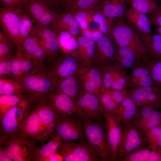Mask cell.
Segmentation results:
<instances>
[{
	"label": "cell",
	"instance_id": "cell-40",
	"mask_svg": "<svg viewBox=\"0 0 161 161\" xmlns=\"http://www.w3.org/2000/svg\"><path fill=\"white\" fill-rule=\"evenodd\" d=\"M151 151L149 145L140 148L130 153L120 161H147Z\"/></svg>",
	"mask_w": 161,
	"mask_h": 161
},
{
	"label": "cell",
	"instance_id": "cell-23",
	"mask_svg": "<svg viewBox=\"0 0 161 161\" xmlns=\"http://www.w3.org/2000/svg\"><path fill=\"white\" fill-rule=\"evenodd\" d=\"M76 38L78 48L72 54L75 55L81 63H94L95 42L83 36L76 37Z\"/></svg>",
	"mask_w": 161,
	"mask_h": 161
},
{
	"label": "cell",
	"instance_id": "cell-35",
	"mask_svg": "<svg viewBox=\"0 0 161 161\" xmlns=\"http://www.w3.org/2000/svg\"><path fill=\"white\" fill-rule=\"evenodd\" d=\"M25 98L24 95H0V119L10 109Z\"/></svg>",
	"mask_w": 161,
	"mask_h": 161
},
{
	"label": "cell",
	"instance_id": "cell-54",
	"mask_svg": "<svg viewBox=\"0 0 161 161\" xmlns=\"http://www.w3.org/2000/svg\"><path fill=\"white\" fill-rule=\"evenodd\" d=\"M108 90L114 101L117 106L128 96L127 91L126 89Z\"/></svg>",
	"mask_w": 161,
	"mask_h": 161
},
{
	"label": "cell",
	"instance_id": "cell-16",
	"mask_svg": "<svg viewBox=\"0 0 161 161\" xmlns=\"http://www.w3.org/2000/svg\"><path fill=\"white\" fill-rule=\"evenodd\" d=\"M127 91L128 96L138 107L149 105L156 109L161 108V90L157 86L130 89Z\"/></svg>",
	"mask_w": 161,
	"mask_h": 161
},
{
	"label": "cell",
	"instance_id": "cell-39",
	"mask_svg": "<svg viewBox=\"0 0 161 161\" xmlns=\"http://www.w3.org/2000/svg\"><path fill=\"white\" fill-rule=\"evenodd\" d=\"M151 148L161 149V126L145 132Z\"/></svg>",
	"mask_w": 161,
	"mask_h": 161
},
{
	"label": "cell",
	"instance_id": "cell-3",
	"mask_svg": "<svg viewBox=\"0 0 161 161\" xmlns=\"http://www.w3.org/2000/svg\"><path fill=\"white\" fill-rule=\"evenodd\" d=\"M109 34L118 46L133 50L138 60L146 56L140 33L127 24L124 16L118 18Z\"/></svg>",
	"mask_w": 161,
	"mask_h": 161
},
{
	"label": "cell",
	"instance_id": "cell-51",
	"mask_svg": "<svg viewBox=\"0 0 161 161\" xmlns=\"http://www.w3.org/2000/svg\"><path fill=\"white\" fill-rule=\"evenodd\" d=\"M13 57L0 60V78H12L11 64Z\"/></svg>",
	"mask_w": 161,
	"mask_h": 161
},
{
	"label": "cell",
	"instance_id": "cell-11",
	"mask_svg": "<svg viewBox=\"0 0 161 161\" xmlns=\"http://www.w3.org/2000/svg\"><path fill=\"white\" fill-rule=\"evenodd\" d=\"M81 64L75 55L63 53L52 62L46 71L56 87L62 80L76 74Z\"/></svg>",
	"mask_w": 161,
	"mask_h": 161
},
{
	"label": "cell",
	"instance_id": "cell-20",
	"mask_svg": "<svg viewBox=\"0 0 161 161\" xmlns=\"http://www.w3.org/2000/svg\"><path fill=\"white\" fill-rule=\"evenodd\" d=\"M40 120L49 138L55 132L60 115L48 104L46 100L35 105Z\"/></svg>",
	"mask_w": 161,
	"mask_h": 161
},
{
	"label": "cell",
	"instance_id": "cell-52",
	"mask_svg": "<svg viewBox=\"0 0 161 161\" xmlns=\"http://www.w3.org/2000/svg\"><path fill=\"white\" fill-rule=\"evenodd\" d=\"M80 32L82 36L95 42L98 41L105 35L98 29L92 30L88 28L85 30H81Z\"/></svg>",
	"mask_w": 161,
	"mask_h": 161
},
{
	"label": "cell",
	"instance_id": "cell-2",
	"mask_svg": "<svg viewBox=\"0 0 161 161\" xmlns=\"http://www.w3.org/2000/svg\"><path fill=\"white\" fill-rule=\"evenodd\" d=\"M38 141L19 132L7 137L0 136V145L13 161H34Z\"/></svg>",
	"mask_w": 161,
	"mask_h": 161
},
{
	"label": "cell",
	"instance_id": "cell-36",
	"mask_svg": "<svg viewBox=\"0 0 161 161\" xmlns=\"http://www.w3.org/2000/svg\"><path fill=\"white\" fill-rule=\"evenodd\" d=\"M115 18L109 17L102 12L97 11L95 13L93 21L97 24L98 29L105 35L110 34L115 22Z\"/></svg>",
	"mask_w": 161,
	"mask_h": 161
},
{
	"label": "cell",
	"instance_id": "cell-24",
	"mask_svg": "<svg viewBox=\"0 0 161 161\" xmlns=\"http://www.w3.org/2000/svg\"><path fill=\"white\" fill-rule=\"evenodd\" d=\"M138 108L128 96L118 106L115 114L119 118L122 126L132 123L137 114Z\"/></svg>",
	"mask_w": 161,
	"mask_h": 161
},
{
	"label": "cell",
	"instance_id": "cell-46",
	"mask_svg": "<svg viewBox=\"0 0 161 161\" xmlns=\"http://www.w3.org/2000/svg\"><path fill=\"white\" fill-rule=\"evenodd\" d=\"M150 75L148 67L139 60L137 65L129 75V80L140 79Z\"/></svg>",
	"mask_w": 161,
	"mask_h": 161
},
{
	"label": "cell",
	"instance_id": "cell-8",
	"mask_svg": "<svg viewBox=\"0 0 161 161\" xmlns=\"http://www.w3.org/2000/svg\"><path fill=\"white\" fill-rule=\"evenodd\" d=\"M143 131L133 123L122 126V134L115 161H119L133 151L148 143Z\"/></svg>",
	"mask_w": 161,
	"mask_h": 161
},
{
	"label": "cell",
	"instance_id": "cell-19",
	"mask_svg": "<svg viewBox=\"0 0 161 161\" xmlns=\"http://www.w3.org/2000/svg\"><path fill=\"white\" fill-rule=\"evenodd\" d=\"M46 100L60 116L78 117L75 101L67 95L54 91Z\"/></svg>",
	"mask_w": 161,
	"mask_h": 161
},
{
	"label": "cell",
	"instance_id": "cell-32",
	"mask_svg": "<svg viewBox=\"0 0 161 161\" xmlns=\"http://www.w3.org/2000/svg\"><path fill=\"white\" fill-rule=\"evenodd\" d=\"M130 7L148 15L153 13L160 5L155 0H127Z\"/></svg>",
	"mask_w": 161,
	"mask_h": 161
},
{
	"label": "cell",
	"instance_id": "cell-27",
	"mask_svg": "<svg viewBox=\"0 0 161 161\" xmlns=\"http://www.w3.org/2000/svg\"><path fill=\"white\" fill-rule=\"evenodd\" d=\"M140 34L146 56L161 60V34Z\"/></svg>",
	"mask_w": 161,
	"mask_h": 161
},
{
	"label": "cell",
	"instance_id": "cell-17",
	"mask_svg": "<svg viewBox=\"0 0 161 161\" xmlns=\"http://www.w3.org/2000/svg\"><path fill=\"white\" fill-rule=\"evenodd\" d=\"M18 132L37 140L41 143L42 145L49 138L40 120L35 107L30 112Z\"/></svg>",
	"mask_w": 161,
	"mask_h": 161
},
{
	"label": "cell",
	"instance_id": "cell-47",
	"mask_svg": "<svg viewBox=\"0 0 161 161\" xmlns=\"http://www.w3.org/2000/svg\"><path fill=\"white\" fill-rule=\"evenodd\" d=\"M115 81L112 83L111 88L112 89H124L128 87L129 77L126 71L120 69Z\"/></svg>",
	"mask_w": 161,
	"mask_h": 161
},
{
	"label": "cell",
	"instance_id": "cell-37",
	"mask_svg": "<svg viewBox=\"0 0 161 161\" xmlns=\"http://www.w3.org/2000/svg\"><path fill=\"white\" fill-rule=\"evenodd\" d=\"M15 46L13 43L0 30V60L13 56Z\"/></svg>",
	"mask_w": 161,
	"mask_h": 161
},
{
	"label": "cell",
	"instance_id": "cell-31",
	"mask_svg": "<svg viewBox=\"0 0 161 161\" xmlns=\"http://www.w3.org/2000/svg\"><path fill=\"white\" fill-rule=\"evenodd\" d=\"M22 84L13 78H0V95H24Z\"/></svg>",
	"mask_w": 161,
	"mask_h": 161
},
{
	"label": "cell",
	"instance_id": "cell-56",
	"mask_svg": "<svg viewBox=\"0 0 161 161\" xmlns=\"http://www.w3.org/2000/svg\"><path fill=\"white\" fill-rule=\"evenodd\" d=\"M3 7H10L21 4L22 0H0Z\"/></svg>",
	"mask_w": 161,
	"mask_h": 161
},
{
	"label": "cell",
	"instance_id": "cell-62",
	"mask_svg": "<svg viewBox=\"0 0 161 161\" xmlns=\"http://www.w3.org/2000/svg\"><path fill=\"white\" fill-rule=\"evenodd\" d=\"M160 113H161V111H160Z\"/></svg>",
	"mask_w": 161,
	"mask_h": 161
},
{
	"label": "cell",
	"instance_id": "cell-45",
	"mask_svg": "<svg viewBox=\"0 0 161 161\" xmlns=\"http://www.w3.org/2000/svg\"><path fill=\"white\" fill-rule=\"evenodd\" d=\"M12 78L17 81L22 76L21 54L17 49L16 54L13 56L11 64Z\"/></svg>",
	"mask_w": 161,
	"mask_h": 161
},
{
	"label": "cell",
	"instance_id": "cell-55",
	"mask_svg": "<svg viewBox=\"0 0 161 161\" xmlns=\"http://www.w3.org/2000/svg\"><path fill=\"white\" fill-rule=\"evenodd\" d=\"M147 161H161V149L151 148Z\"/></svg>",
	"mask_w": 161,
	"mask_h": 161
},
{
	"label": "cell",
	"instance_id": "cell-42",
	"mask_svg": "<svg viewBox=\"0 0 161 161\" xmlns=\"http://www.w3.org/2000/svg\"><path fill=\"white\" fill-rule=\"evenodd\" d=\"M33 23L32 21L24 12L21 16L20 23V37L22 43L32 33L34 28Z\"/></svg>",
	"mask_w": 161,
	"mask_h": 161
},
{
	"label": "cell",
	"instance_id": "cell-58",
	"mask_svg": "<svg viewBox=\"0 0 161 161\" xmlns=\"http://www.w3.org/2000/svg\"><path fill=\"white\" fill-rule=\"evenodd\" d=\"M0 161H12L0 145Z\"/></svg>",
	"mask_w": 161,
	"mask_h": 161
},
{
	"label": "cell",
	"instance_id": "cell-22",
	"mask_svg": "<svg viewBox=\"0 0 161 161\" xmlns=\"http://www.w3.org/2000/svg\"><path fill=\"white\" fill-rule=\"evenodd\" d=\"M47 143L37 147L34 154V161H49L52 157L60 148L62 140L55 132Z\"/></svg>",
	"mask_w": 161,
	"mask_h": 161
},
{
	"label": "cell",
	"instance_id": "cell-5",
	"mask_svg": "<svg viewBox=\"0 0 161 161\" xmlns=\"http://www.w3.org/2000/svg\"><path fill=\"white\" fill-rule=\"evenodd\" d=\"M32 104L25 98L0 119V135L7 137L18 133L30 113Z\"/></svg>",
	"mask_w": 161,
	"mask_h": 161
},
{
	"label": "cell",
	"instance_id": "cell-28",
	"mask_svg": "<svg viewBox=\"0 0 161 161\" xmlns=\"http://www.w3.org/2000/svg\"><path fill=\"white\" fill-rule=\"evenodd\" d=\"M52 28L67 32L75 37L80 31L79 24L69 12L59 14Z\"/></svg>",
	"mask_w": 161,
	"mask_h": 161
},
{
	"label": "cell",
	"instance_id": "cell-50",
	"mask_svg": "<svg viewBox=\"0 0 161 161\" xmlns=\"http://www.w3.org/2000/svg\"><path fill=\"white\" fill-rule=\"evenodd\" d=\"M156 86L151 75L139 79L129 80L128 87L130 89Z\"/></svg>",
	"mask_w": 161,
	"mask_h": 161
},
{
	"label": "cell",
	"instance_id": "cell-29",
	"mask_svg": "<svg viewBox=\"0 0 161 161\" xmlns=\"http://www.w3.org/2000/svg\"><path fill=\"white\" fill-rule=\"evenodd\" d=\"M82 90L80 82L75 74L62 80L56 86L55 91L64 93L75 101Z\"/></svg>",
	"mask_w": 161,
	"mask_h": 161
},
{
	"label": "cell",
	"instance_id": "cell-7",
	"mask_svg": "<svg viewBox=\"0 0 161 161\" xmlns=\"http://www.w3.org/2000/svg\"><path fill=\"white\" fill-rule=\"evenodd\" d=\"M21 5L25 13L36 25L52 28L59 14L44 0H29Z\"/></svg>",
	"mask_w": 161,
	"mask_h": 161
},
{
	"label": "cell",
	"instance_id": "cell-41",
	"mask_svg": "<svg viewBox=\"0 0 161 161\" xmlns=\"http://www.w3.org/2000/svg\"><path fill=\"white\" fill-rule=\"evenodd\" d=\"M138 109L137 115L132 123L139 127L151 116L156 109L153 106L149 105L141 106Z\"/></svg>",
	"mask_w": 161,
	"mask_h": 161
},
{
	"label": "cell",
	"instance_id": "cell-6",
	"mask_svg": "<svg viewBox=\"0 0 161 161\" xmlns=\"http://www.w3.org/2000/svg\"><path fill=\"white\" fill-rule=\"evenodd\" d=\"M24 13L21 4L0 9V24L2 31L17 47L22 42L20 34L21 17Z\"/></svg>",
	"mask_w": 161,
	"mask_h": 161
},
{
	"label": "cell",
	"instance_id": "cell-59",
	"mask_svg": "<svg viewBox=\"0 0 161 161\" xmlns=\"http://www.w3.org/2000/svg\"><path fill=\"white\" fill-rule=\"evenodd\" d=\"M77 0H61V4L65 7L67 10L69 9L71 6Z\"/></svg>",
	"mask_w": 161,
	"mask_h": 161
},
{
	"label": "cell",
	"instance_id": "cell-13",
	"mask_svg": "<svg viewBox=\"0 0 161 161\" xmlns=\"http://www.w3.org/2000/svg\"><path fill=\"white\" fill-rule=\"evenodd\" d=\"M31 34L38 38L39 46L49 61H53L58 57L60 48L57 36L54 29L48 26L36 25Z\"/></svg>",
	"mask_w": 161,
	"mask_h": 161
},
{
	"label": "cell",
	"instance_id": "cell-48",
	"mask_svg": "<svg viewBox=\"0 0 161 161\" xmlns=\"http://www.w3.org/2000/svg\"><path fill=\"white\" fill-rule=\"evenodd\" d=\"M114 67V64H112L101 69L102 73L103 87L105 89L111 88Z\"/></svg>",
	"mask_w": 161,
	"mask_h": 161
},
{
	"label": "cell",
	"instance_id": "cell-14",
	"mask_svg": "<svg viewBox=\"0 0 161 161\" xmlns=\"http://www.w3.org/2000/svg\"><path fill=\"white\" fill-rule=\"evenodd\" d=\"M55 132L64 140L86 141L82 119L76 117L60 116Z\"/></svg>",
	"mask_w": 161,
	"mask_h": 161
},
{
	"label": "cell",
	"instance_id": "cell-10",
	"mask_svg": "<svg viewBox=\"0 0 161 161\" xmlns=\"http://www.w3.org/2000/svg\"><path fill=\"white\" fill-rule=\"evenodd\" d=\"M58 152L63 156L64 161H101L88 141L79 143L62 140Z\"/></svg>",
	"mask_w": 161,
	"mask_h": 161
},
{
	"label": "cell",
	"instance_id": "cell-57",
	"mask_svg": "<svg viewBox=\"0 0 161 161\" xmlns=\"http://www.w3.org/2000/svg\"><path fill=\"white\" fill-rule=\"evenodd\" d=\"M49 4L56 11L59 8V6L61 4V0H44Z\"/></svg>",
	"mask_w": 161,
	"mask_h": 161
},
{
	"label": "cell",
	"instance_id": "cell-1",
	"mask_svg": "<svg viewBox=\"0 0 161 161\" xmlns=\"http://www.w3.org/2000/svg\"><path fill=\"white\" fill-rule=\"evenodd\" d=\"M23 86L24 95L32 104L46 100L55 90V86L46 71L33 70L18 81Z\"/></svg>",
	"mask_w": 161,
	"mask_h": 161
},
{
	"label": "cell",
	"instance_id": "cell-61",
	"mask_svg": "<svg viewBox=\"0 0 161 161\" xmlns=\"http://www.w3.org/2000/svg\"><path fill=\"white\" fill-rule=\"evenodd\" d=\"M22 1H23H23H28V0H22Z\"/></svg>",
	"mask_w": 161,
	"mask_h": 161
},
{
	"label": "cell",
	"instance_id": "cell-33",
	"mask_svg": "<svg viewBox=\"0 0 161 161\" xmlns=\"http://www.w3.org/2000/svg\"><path fill=\"white\" fill-rule=\"evenodd\" d=\"M149 68L150 74L155 85L161 90V60L145 56L139 59Z\"/></svg>",
	"mask_w": 161,
	"mask_h": 161
},
{
	"label": "cell",
	"instance_id": "cell-15",
	"mask_svg": "<svg viewBox=\"0 0 161 161\" xmlns=\"http://www.w3.org/2000/svg\"><path fill=\"white\" fill-rule=\"evenodd\" d=\"M110 34H106L95 44L94 63L100 69L112 64L116 59L117 47Z\"/></svg>",
	"mask_w": 161,
	"mask_h": 161
},
{
	"label": "cell",
	"instance_id": "cell-9",
	"mask_svg": "<svg viewBox=\"0 0 161 161\" xmlns=\"http://www.w3.org/2000/svg\"><path fill=\"white\" fill-rule=\"evenodd\" d=\"M77 117L87 121H102L104 115L98 97L82 90L75 101Z\"/></svg>",
	"mask_w": 161,
	"mask_h": 161
},
{
	"label": "cell",
	"instance_id": "cell-18",
	"mask_svg": "<svg viewBox=\"0 0 161 161\" xmlns=\"http://www.w3.org/2000/svg\"><path fill=\"white\" fill-rule=\"evenodd\" d=\"M104 122L108 141L111 149L112 161H115L122 134V126L115 114H104Z\"/></svg>",
	"mask_w": 161,
	"mask_h": 161
},
{
	"label": "cell",
	"instance_id": "cell-60",
	"mask_svg": "<svg viewBox=\"0 0 161 161\" xmlns=\"http://www.w3.org/2000/svg\"><path fill=\"white\" fill-rule=\"evenodd\" d=\"M64 161L63 156L58 152L55 154L50 159L49 161Z\"/></svg>",
	"mask_w": 161,
	"mask_h": 161
},
{
	"label": "cell",
	"instance_id": "cell-25",
	"mask_svg": "<svg viewBox=\"0 0 161 161\" xmlns=\"http://www.w3.org/2000/svg\"><path fill=\"white\" fill-rule=\"evenodd\" d=\"M127 4V0H103L97 7L98 11L116 19L124 16Z\"/></svg>",
	"mask_w": 161,
	"mask_h": 161
},
{
	"label": "cell",
	"instance_id": "cell-49",
	"mask_svg": "<svg viewBox=\"0 0 161 161\" xmlns=\"http://www.w3.org/2000/svg\"><path fill=\"white\" fill-rule=\"evenodd\" d=\"M17 48L19 50L21 54L22 77L33 70V64L30 57L26 54L20 47H18Z\"/></svg>",
	"mask_w": 161,
	"mask_h": 161
},
{
	"label": "cell",
	"instance_id": "cell-43",
	"mask_svg": "<svg viewBox=\"0 0 161 161\" xmlns=\"http://www.w3.org/2000/svg\"><path fill=\"white\" fill-rule=\"evenodd\" d=\"M95 13L94 10L80 11L75 12L73 15L79 24L81 30H85L88 28L89 23L93 21Z\"/></svg>",
	"mask_w": 161,
	"mask_h": 161
},
{
	"label": "cell",
	"instance_id": "cell-26",
	"mask_svg": "<svg viewBox=\"0 0 161 161\" xmlns=\"http://www.w3.org/2000/svg\"><path fill=\"white\" fill-rule=\"evenodd\" d=\"M138 61L137 54L133 50L117 46L116 59L113 64L124 69H132L137 65Z\"/></svg>",
	"mask_w": 161,
	"mask_h": 161
},
{
	"label": "cell",
	"instance_id": "cell-21",
	"mask_svg": "<svg viewBox=\"0 0 161 161\" xmlns=\"http://www.w3.org/2000/svg\"><path fill=\"white\" fill-rule=\"evenodd\" d=\"M124 18L128 25L140 34L152 33L151 24L146 14L129 7L126 11Z\"/></svg>",
	"mask_w": 161,
	"mask_h": 161
},
{
	"label": "cell",
	"instance_id": "cell-12",
	"mask_svg": "<svg viewBox=\"0 0 161 161\" xmlns=\"http://www.w3.org/2000/svg\"><path fill=\"white\" fill-rule=\"evenodd\" d=\"M76 74L83 90L97 95L104 89L101 70L94 63H81Z\"/></svg>",
	"mask_w": 161,
	"mask_h": 161
},
{
	"label": "cell",
	"instance_id": "cell-53",
	"mask_svg": "<svg viewBox=\"0 0 161 161\" xmlns=\"http://www.w3.org/2000/svg\"><path fill=\"white\" fill-rule=\"evenodd\" d=\"M148 15L151 24L155 27L157 33L161 34V5L156 11Z\"/></svg>",
	"mask_w": 161,
	"mask_h": 161
},
{
	"label": "cell",
	"instance_id": "cell-34",
	"mask_svg": "<svg viewBox=\"0 0 161 161\" xmlns=\"http://www.w3.org/2000/svg\"><path fill=\"white\" fill-rule=\"evenodd\" d=\"M96 95L103 114H115L118 106L114 101L109 90L103 89Z\"/></svg>",
	"mask_w": 161,
	"mask_h": 161
},
{
	"label": "cell",
	"instance_id": "cell-4",
	"mask_svg": "<svg viewBox=\"0 0 161 161\" xmlns=\"http://www.w3.org/2000/svg\"><path fill=\"white\" fill-rule=\"evenodd\" d=\"M82 121L87 140L99 155L101 160L112 161V154L104 123L99 120Z\"/></svg>",
	"mask_w": 161,
	"mask_h": 161
},
{
	"label": "cell",
	"instance_id": "cell-38",
	"mask_svg": "<svg viewBox=\"0 0 161 161\" xmlns=\"http://www.w3.org/2000/svg\"><path fill=\"white\" fill-rule=\"evenodd\" d=\"M103 0H77L69 9L70 12L73 14L80 11H89L94 10L102 2Z\"/></svg>",
	"mask_w": 161,
	"mask_h": 161
},
{
	"label": "cell",
	"instance_id": "cell-30",
	"mask_svg": "<svg viewBox=\"0 0 161 161\" xmlns=\"http://www.w3.org/2000/svg\"><path fill=\"white\" fill-rule=\"evenodd\" d=\"M54 30L57 36L60 49L63 53H72L77 49L78 45L76 37L66 31Z\"/></svg>",
	"mask_w": 161,
	"mask_h": 161
},
{
	"label": "cell",
	"instance_id": "cell-44",
	"mask_svg": "<svg viewBox=\"0 0 161 161\" xmlns=\"http://www.w3.org/2000/svg\"><path fill=\"white\" fill-rule=\"evenodd\" d=\"M160 126L161 113L157 109H155L150 117L138 127L144 132L152 128Z\"/></svg>",
	"mask_w": 161,
	"mask_h": 161
}]
</instances>
